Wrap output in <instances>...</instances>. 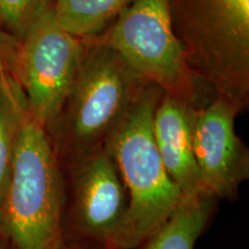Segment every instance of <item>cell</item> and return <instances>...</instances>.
I'll return each instance as SVG.
<instances>
[{
	"mask_svg": "<svg viewBox=\"0 0 249 249\" xmlns=\"http://www.w3.org/2000/svg\"><path fill=\"white\" fill-rule=\"evenodd\" d=\"M161 96L158 87L143 83L103 145L127 193L123 223L107 247H139L172 217L185 198L165 170L155 141L154 114Z\"/></svg>",
	"mask_w": 249,
	"mask_h": 249,
	"instance_id": "1",
	"label": "cell"
},
{
	"mask_svg": "<svg viewBox=\"0 0 249 249\" xmlns=\"http://www.w3.org/2000/svg\"><path fill=\"white\" fill-rule=\"evenodd\" d=\"M66 183L48 132L26 107L6 191L0 238L11 249H68L64 214Z\"/></svg>",
	"mask_w": 249,
	"mask_h": 249,
	"instance_id": "2",
	"label": "cell"
},
{
	"mask_svg": "<svg viewBox=\"0 0 249 249\" xmlns=\"http://www.w3.org/2000/svg\"><path fill=\"white\" fill-rule=\"evenodd\" d=\"M189 71L245 110L249 99V0H167Z\"/></svg>",
	"mask_w": 249,
	"mask_h": 249,
	"instance_id": "3",
	"label": "cell"
},
{
	"mask_svg": "<svg viewBox=\"0 0 249 249\" xmlns=\"http://www.w3.org/2000/svg\"><path fill=\"white\" fill-rule=\"evenodd\" d=\"M143 83L113 50L89 39L60 116L48 132L59 161L70 166L103 148Z\"/></svg>",
	"mask_w": 249,
	"mask_h": 249,
	"instance_id": "4",
	"label": "cell"
},
{
	"mask_svg": "<svg viewBox=\"0 0 249 249\" xmlns=\"http://www.w3.org/2000/svg\"><path fill=\"white\" fill-rule=\"evenodd\" d=\"M89 39L113 50L142 81L198 107L196 79L173 31L167 0H133L104 36Z\"/></svg>",
	"mask_w": 249,
	"mask_h": 249,
	"instance_id": "5",
	"label": "cell"
},
{
	"mask_svg": "<svg viewBox=\"0 0 249 249\" xmlns=\"http://www.w3.org/2000/svg\"><path fill=\"white\" fill-rule=\"evenodd\" d=\"M18 43L15 80L30 116L49 132L75 80L85 44L59 26L52 6L34 21Z\"/></svg>",
	"mask_w": 249,
	"mask_h": 249,
	"instance_id": "6",
	"label": "cell"
},
{
	"mask_svg": "<svg viewBox=\"0 0 249 249\" xmlns=\"http://www.w3.org/2000/svg\"><path fill=\"white\" fill-rule=\"evenodd\" d=\"M239 110L216 96L196 112L194 155L202 191L213 197H230L249 177L247 148L235 134Z\"/></svg>",
	"mask_w": 249,
	"mask_h": 249,
	"instance_id": "7",
	"label": "cell"
},
{
	"mask_svg": "<svg viewBox=\"0 0 249 249\" xmlns=\"http://www.w3.org/2000/svg\"><path fill=\"white\" fill-rule=\"evenodd\" d=\"M70 167L74 225L108 246L127 210V193L116 164L101 148Z\"/></svg>",
	"mask_w": 249,
	"mask_h": 249,
	"instance_id": "8",
	"label": "cell"
},
{
	"mask_svg": "<svg viewBox=\"0 0 249 249\" xmlns=\"http://www.w3.org/2000/svg\"><path fill=\"white\" fill-rule=\"evenodd\" d=\"M200 107L163 93L154 114V136L165 170L185 196L202 191L194 155V124Z\"/></svg>",
	"mask_w": 249,
	"mask_h": 249,
	"instance_id": "9",
	"label": "cell"
},
{
	"mask_svg": "<svg viewBox=\"0 0 249 249\" xmlns=\"http://www.w3.org/2000/svg\"><path fill=\"white\" fill-rule=\"evenodd\" d=\"M213 196H185L179 209L148 239L144 249H194L213 210Z\"/></svg>",
	"mask_w": 249,
	"mask_h": 249,
	"instance_id": "10",
	"label": "cell"
},
{
	"mask_svg": "<svg viewBox=\"0 0 249 249\" xmlns=\"http://www.w3.org/2000/svg\"><path fill=\"white\" fill-rule=\"evenodd\" d=\"M133 0H53L54 18L62 29L79 39L93 38Z\"/></svg>",
	"mask_w": 249,
	"mask_h": 249,
	"instance_id": "11",
	"label": "cell"
},
{
	"mask_svg": "<svg viewBox=\"0 0 249 249\" xmlns=\"http://www.w3.org/2000/svg\"><path fill=\"white\" fill-rule=\"evenodd\" d=\"M26 101L17 80L0 70V201L7 187L14 145Z\"/></svg>",
	"mask_w": 249,
	"mask_h": 249,
	"instance_id": "12",
	"label": "cell"
},
{
	"mask_svg": "<svg viewBox=\"0 0 249 249\" xmlns=\"http://www.w3.org/2000/svg\"><path fill=\"white\" fill-rule=\"evenodd\" d=\"M53 0H0V23L14 38H22L34 21Z\"/></svg>",
	"mask_w": 249,
	"mask_h": 249,
	"instance_id": "13",
	"label": "cell"
},
{
	"mask_svg": "<svg viewBox=\"0 0 249 249\" xmlns=\"http://www.w3.org/2000/svg\"><path fill=\"white\" fill-rule=\"evenodd\" d=\"M0 249H11V247L6 244V241L2 240L1 238H0Z\"/></svg>",
	"mask_w": 249,
	"mask_h": 249,
	"instance_id": "14",
	"label": "cell"
},
{
	"mask_svg": "<svg viewBox=\"0 0 249 249\" xmlns=\"http://www.w3.org/2000/svg\"><path fill=\"white\" fill-rule=\"evenodd\" d=\"M4 67V60H2V55H1V51H0V70Z\"/></svg>",
	"mask_w": 249,
	"mask_h": 249,
	"instance_id": "15",
	"label": "cell"
},
{
	"mask_svg": "<svg viewBox=\"0 0 249 249\" xmlns=\"http://www.w3.org/2000/svg\"><path fill=\"white\" fill-rule=\"evenodd\" d=\"M68 249H71V248H68ZM105 249H114V248H110V247H107Z\"/></svg>",
	"mask_w": 249,
	"mask_h": 249,
	"instance_id": "16",
	"label": "cell"
}]
</instances>
